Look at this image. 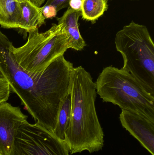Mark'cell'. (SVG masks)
I'll return each mask as SVG.
<instances>
[{
	"label": "cell",
	"instance_id": "4fadbf2b",
	"mask_svg": "<svg viewBox=\"0 0 154 155\" xmlns=\"http://www.w3.org/2000/svg\"><path fill=\"white\" fill-rule=\"evenodd\" d=\"M81 13L82 18L95 22L107 10V2L105 0H82Z\"/></svg>",
	"mask_w": 154,
	"mask_h": 155
},
{
	"label": "cell",
	"instance_id": "e0dca14e",
	"mask_svg": "<svg viewBox=\"0 0 154 155\" xmlns=\"http://www.w3.org/2000/svg\"><path fill=\"white\" fill-rule=\"evenodd\" d=\"M82 2V0H70L69 6L75 11H81Z\"/></svg>",
	"mask_w": 154,
	"mask_h": 155
},
{
	"label": "cell",
	"instance_id": "52a82bcc",
	"mask_svg": "<svg viewBox=\"0 0 154 155\" xmlns=\"http://www.w3.org/2000/svg\"><path fill=\"white\" fill-rule=\"evenodd\" d=\"M28 116L20 108L7 103L0 104V152L11 155L14 142L21 126L27 121Z\"/></svg>",
	"mask_w": 154,
	"mask_h": 155
},
{
	"label": "cell",
	"instance_id": "5b68a950",
	"mask_svg": "<svg viewBox=\"0 0 154 155\" xmlns=\"http://www.w3.org/2000/svg\"><path fill=\"white\" fill-rule=\"evenodd\" d=\"M29 33L25 44L18 48L11 46L15 61L27 71H43L69 49L67 35L59 24L52 25L44 32L39 33L37 29Z\"/></svg>",
	"mask_w": 154,
	"mask_h": 155
},
{
	"label": "cell",
	"instance_id": "277c9868",
	"mask_svg": "<svg viewBox=\"0 0 154 155\" xmlns=\"http://www.w3.org/2000/svg\"><path fill=\"white\" fill-rule=\"evenodd\" d=\"M96 84L97 94L103 102L154 121V97L131 74L108 66L99 74Z\"/></svg>",
	"mask_w": 154,
	"mask_h": 155
},
{
	"label": "cell",
	"instance_id": "ba28073f",
	"mask_svg": "<svg viewBox=\"0 0 154 155\" xmlns=\"http://www.w3.org/2000/svg\"><path fill=\"white\" fill-rule=\"evenodd\" d=\"M122 126L152 155H154V121L141 115L122 110Z\"/></svg>",
	"mask_w": 154,
	"mask_h": 155
},
{
	"label": "cell",
	"instance_id": "30bf717a",
	"mask_svg": "<svg viewBox=\"0 0 154 155\" xmlns=\"http://www.w3.org/2000/svg\"><path fill=\"white\" fill-rule=\"evenodd\" d=\"M21 19L19 28L27 32L38 29L45 23V19L42 12V7H38L29 0L19 2Z\"/></svg>",
	"mask_w": 154,
	"mask_h": 155
},
{
	"label": "cell",
	"instance_id": "9c48e42d",
	"mask_svg": "<svg viewBox=\"0 0 154 155\" xmlns=\"http://www.w3.org/2000/svg\"><path fill=\"white\" fill-rule=\"evenodd\" d=\"M81 15V11H77L69 6L63 15L58 18V24L61 26L67 35L69 49L81 51L86 46V42L80 35L78 20Z\"/></svg>",
	"mask_w": 154,
	"mask_h": 155
},
{
	"label": "cell",
	"instance_id": "d6986e66",
	"mask_svg": "<svg viewBox=\"0 0 154 155\" xmlns=\"http://www.w3.org/2000/svg\"><path fill=\"white\" fill-rule=\"evenodd\" d=\"M0 155H4L2 153H1V152H0Z\"/></svg>",
	"mask_w": 154,
	"mask_h": 155
},
{
	"label": "cell",
	"instance_id": "8992f818",
	"mask_svg": "<svg viewBox=\"0 0 154 155\" xmlns=\"http://www.w3.org/2000/svg\"><path fill=\"white\" fill-rule=\"evenodd\" d=\"M65 141L35 123L20 127L11 155H70Z\"/></svg>",
	"mask_w": 154,
	"mask_h": 155
},
{
	"label": "cell",
	"instance_id": "5bb4252c",
	"mask_svg": "<svg viewBox=\"0 0 154 155\" xmlns=\"http://www.w3.org/2000/svg\"><path fill=\"white\" fill-rule=\"evenodd\" d=\"M10 85L6 79L0 78V104L6 102L10 96Z\"/></svg>",
	"mask_w": 154,
	"mask_h": 155
},
{
	"label": "cell",
	"instance_id": "6da1fadb",
	"mask_svg": "<svg viewBox=\"0 0 154 155\" xmlns=\"http://www.w3.org/2000/svg\"><path fill=\"white\" fill-rule=\"evenodd\" d=\"M12 44L0 31V71L36 124L53 134L60 108L70 91L73 64L62 54L43 71L30 72L15 61Z\"/></svg>",
	"mask_w": 154,
	"mask_h": 155
},
{
	"label": "cell",
	"instance_id": "2e32d148",
	"mask_svg": "<svg viewBox=\"0 0 154 155\" xmlns=\"http://www.w3.org/2000/svg\"><path fill=\"white\" fill-rule=\"evenodd\" d=\"M69 1L70 0H47L45 5H50L55 6L58 12L63 8L68 7Z\"/></svg>",
	"mask_w": 154,
	"mask_h": 155
},
{
	"label": "cell",
	"instance_id": "ffe728a7",
	"mask_svg": "<svg viewBox=\"0 0 154 155\" xmlns=\"http://www.w3.org/2000/svg\"><path fill=\"white\" fill-rule=\"evenodd\" d=\"M105 1H106V2H108V0H105ZM137 1H139V0H137Z\"/></svg>",
	"mask_w": 154,
	"mask_h": 155
},
{
	"label": "cell",
	"instance_id": "7a4b0ae2",
	"mask_svg": "<svg viewBox=\"0 0 154 155\" xmlns=\"http://www.w3.org/2000/svg\"><path fill=\"white\" fill-rule=\"evenodd\" d=\"M70 93L71 118L64 141L69 153L98 152L104 146V134L95 106L96 83L82 66L73 69Z\"/></svg>",
	"mask_w": 154,
	"mask_h": 155
},
{
	"label": "cell",
	"instance_id": "8fae6325",
	"mask_svg": "<svg viewBox=\"0 0 154 155\" xmlns=\"http://www.w3.org/2000/svg\"><path fill=\"white\" fill-rule=\"evenodd\" d=\"M21 10L16 0H0V25L5 28H19Z\"/></svg>",
	"mask_w": 154,
	"mask_h": 155
},
{
	"label": "cell",
	"instance_id": "7c38bea8",
	"mask_svg": "<svg viewBox=\"0 0 154 155\" xmlns=\"http://www.w3.org/2000/svg\"><path fill=\"white\" fill-rule=\"evenodd\" d=\"M71 105V95L70 91L60 108L57 124L53 133L58 138L63 141H65V133L70 120Z\"/></svg>",
	"mask_w": 154,
	"mask_h": 155
},
{
	"label": "cell",
	"instance_id": "9a60e30c",
	"mask_svg": "<svg viewBox=\"0 0 154 155\" xmlns=\"http://www.w3.org/2000/svg\"><path fill=\"white\" fill-rule=\"evenodd\" d=\"M42 12L45 19L54 18L58 12L56 7L50 5H45L43 7H42Z\"/></svg>",
	"mask_w": 154,
	"mask_h": 155
},
{
	"label": "cell",
	"instance_id": "ac0fdd59",
	"mask_svg": "<svg viewBox=\"0 0 154 155\" xmlns=\"http://www.w3.org/2000/svg\"><path fill=\"white\" fill-rule=\"evenodd\" d=\"M5 78L4 77L1 71H0V78Z\"/></svg>",
	"mask_w": 154,
	"mask_h": 155
},
{
	"label": "cell",
	"instance_id": "3957f363",
	"mask_svg": "<svg viewBox=\"0 0 154 155\" xmlns=\"http://www.w3.org/2000/svg\"><path fill=\"white\" fill-rule=\"evenodd\" d=\"M115 44L123 56L122 69L154 97V44L147 27L132 21L117 33Z\"/></svg>",
	"mask_w": 154,
	"mask_h": 155
}]
</instances>
